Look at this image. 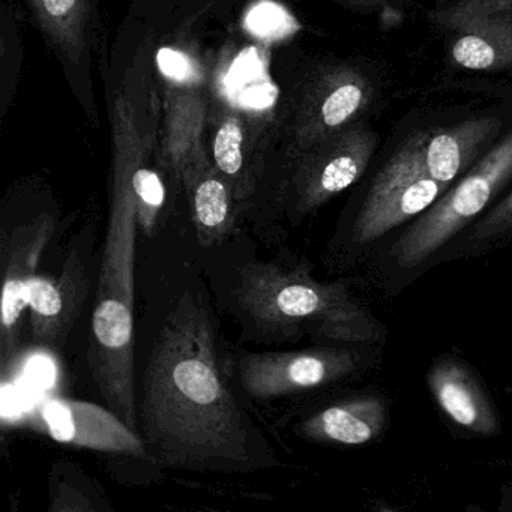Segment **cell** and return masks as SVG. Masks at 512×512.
<instances>
[{
  "label": "cell",
  "mask_w": 512,
  "mask_h": 512,
  "mask_svg": "<svg viewBox=\"0 0 512 512\" xmlns=\"http://www.w3.org/2000/svg\"><path fill=\"white\" fill-rule=\"evenodd\" d=\"M223 356L208 307L187 290L164 320L143 374L140 434L158 466L224 475L278 466Z\"/></svg>",
  "instance_id": "obj_1"
},
{
  "label": "cell",
  "mask_w": 512,
  "mask_h": 512,
  "mask_svg": "<svg viewBox=\"0 0 512 512\" xmlns=\"http://www.w3.org/2000/svg\"><path fill=\"white\" fill-rule=\"evenodd\" d=\"M236 307L254 332L271 340L313 338L316 344H377L388 328L350 278L316 280L307 260L253 262L241 271Z\"/></svg>",
  "instance_id": "obj_2"
},
{
  "label": "cell",
  "mask_w": 512,
  "mask_h": 512,
  "mask_svg": "<svg viewBox=\"0 0 512 512\" xmlns=\"http://www.w3.org/2000/svg\"><path fill=\"white\" fill-rule=\"evenodd\" d=\"M512 185V127L431 208L409 224L365 268L389 295L443 263L449 248Z\"/></svg>",
  "instance_id": "obj_3"
},
{
  "label": "cell",
  "mask_w": 512,
  "mask_h": 512,
  "mask_svg": "<svg viewBox=\"0 0 512 512\" xmlns=\"http://www.w3.org/2000/svg\"><path fill=\"white\" fill-rule=\"evenodd\" d=\"M446 190L404 137L347 205L326 245V266L334 272L367 266Z\"/></svg>",
  "instance_id": "obj_4"
},
{
  "label": "cell",
  "mask_w": 512,
  "mask_h": 512,
  "mask_svg": "<svg viewBox=\"0 0 512 512\" xmlns=\"http://www.w3.org/2000/svg\"><path fill=\"white\" fill-rule=\"evenodd\" d=\"M377 344H317L286 352H241L233 373L248 397L257 401L299 397L358 382L379 370Z\"/></svg>",
  "instance_id": "obj_5"
},
{
  "label": "cell",
  "mask_w": 512,
  "mask_h": 512,
  "mask_svg": "<svg viewBox=\"0 0 512 512\" xmlns=\"http://www.w3.org/2000/svg\"><path fill=\"white\" fill-rule=\"evenodd\" d=\"M452 67L512 76V0H446L428 13Z\"/></svg>",
  "instance_id": "obj_6"
},
{
  "label": "cell",
  "mask_w": 512,
  "mask_h": 512,
  "mask_svg": "<svg viewBox=\"0 0 512 512\" xmlns=\"http://www.w3.org/2000/svg\"><path fill=\"white\" fill-rule=\"evenodd\" d=\"M17 427L76 448L148 458L142 434L110 407L91 401L47 398L29 409Z\"/></svg>",
  "instance_id": "obj_7"
},
{
  "label": "cell",
  "mask_w": 512,
  "mask_h": 512,
  "mask_svg": "<svg viewBox=\"0 0 512 512\" xmlns=\"http://www.w3.org/2000/svg\"><path fill=\"white\" fill-rule=\"evenodd\" d=\"M94 233L74 236L58 278L37 275L29 289V323L32 343L44 350H59L73 331L88 299L89 266Z\"/></svg>",
  "instance_id": "obj_8"
},
{
  "label": "cell",
  "mask_w": 512,
  "mask_h": 512,
  "mask_svg": "<svg viewBox=\"0 0 512 512\" xmlns=\"http://www.w3.org/2000/svg\"><path fill=\"white\" fill-rule=\"evenodd\" d=\"M512 127V101L457 124L407 134L425 172L445 187L457 182Z\"/></svg>",
  "instance_id": "obj_9"
},
{
  "label": "cell",
  "mask_w": 512,
  "mask_h": 512,
  "mask_svg": "<svg viewBox=\"0 0 512 512\" xmlns=\"http://www.w3.org/2000/svg\"><path fill=\"white\" fill-rule=\"evenodd\" d=\"M53 235L55 221L44 214L2 236L0 265L4 289L0 317V368L4 376L16 362L23 314L28 310L29 289L38 275V265Z\"/></svg>",
  "instance_id": "obj_10"
},
{
  "label": "cell",
  "mask_w": 512,
  "mask_h": 512,
  "mask_svg": "<svg viewBox=\"0 0 512 512\" xmlns=\"http://www.w3.org/2000/svg\"><path fill=\"white\" fill-rule=\"evenodd\" d=\"M391 406V398L382 389H362L317 407L293 431L302 440L319 445L344 448L374 445L388 431Z\"/></svg>",
  "instance_id": "obj_11"
},
{
  "label": "cell",
  "mask_w": 512,
  "mask_h": 512,
  "mask_svg": "<svg viewBox=\"0 0 512 512\" xmlns=\"http://www.w3.org/2000/svg\"><path fill=\"white\" fill-rule=\"evenodd\" d=\"M437 409L452 427L472 437H496L502 421L479 374L460 356L445 353L431 362L425 376Z\"/></svg>",
  "instance_id": "obj_12"
},
{
  "label": "cell",
  "mask_w": 512,
  "mask_h": 512,
  "mask_svg": "<svg viewBox=\"0 0 512 512\" xmlns=\"http://www.w3.org/2000/svg\"><path fill=\"white\" fill-rule=\"evenodd\" d=\"M379 143V134L367 127L347 131L334 149L323 155L299 181L298 191L286 208L290 224L298 226L332 197L358 184L376 155Z\"/></svg>",
  "instance_id": "obj_13"
},
{
  "label": "cell",
  "mask_w": 512,
  "mask_h": 512,
  "mask_svg": "<svg viewBox=\"0 0 512 512\" xmlns=\"http://www.w3.org/2000/svg\"><path fill=\"white\" fill-rule=\"evenodd\" d=\"M197 241L209 248L220 244L235 226L232 193L218 178H203L197 182L191 197Z\"/></svg>",
  "instance_id": "obj_14"
},
{
  "label": "cell",
  "mask_w": 512,
  "mask_h": 512,
  "mask_svg": "<svg viewBox=\"0 0 512 512\" xmlns=\"http://www.w3.org/2000/svg\"><path fill=\"white\" fill-rule=\"evenodd\" d=\"M512 242V185L487 214L449 248L443 262L476 259Z\"/></svg>",
  "instance_id": "obj_15"
},
{
  "label": "cell",
  "mask_w": 512,
  "mask_h": 512,
  "mask_svg": "<svg viewBox=\"0 0 512 512\" xmlns=\"http://www.w3.org/2000/svg\"><path fill=\"white\" fill-rule=\"evenodd\" d=\"M260 71V59L254 49L245 52L233 67L230 83L238 92L239 103L244 106L263 109L271 106L277 98V89L268 77H262Z\"/></svg>",
  "instance_id": "obj_16"
},
{
  "label": "cell",
  "mask_w": 512,
  "mask_h": 512,
  "mask_svg": "<svg viewBox=\"0 0 512 512\" xmlns=\"http://www.w3.org/2000/svg\"><path fill=\"white\" fill-rule=\"evenodd\" d=\"M133 188L136 194L137 218L143 232L152 235L157 212L164 203V185L160 176L151 170L140 169L133 175Z\"/></svg>",
  "instance_id": "obj_17"
},
{
  "label": "cell",
  "mask_w": 512,
  "mask_h": 512,
  "mask_svg": "<svg viewBox=\"0 0 512 512\" xmlns=\"http://www.w3.org/2000/svg\"><path fill=\"white\" fill-rule=\"evenodd\" d=\"M250 32L262 38H281L298 31L299 25L280 5L262 2L256 5L245 20Z\"/></svg>",
  "instance_id": "obj_18"
},
{
  "label": "cell",
  "mask_w": 512,
  "mask_h": 512,
  "mask_svg": "<svg viewBox=\"0 0 512 512\" xmlns=\"http://www.w3.org/2000/svg\"><path fill=\"white\" fill-rule=\"evenodd\" d=\"M241 125L236 119H229L221 125L217 137L214 140V157L218 169L227 176H236L244 167V155H242Z\"/></svg>",
  "instance_id": "obj_19"
},
{
  "label": "cell",
  "mask_w": 512,
  "mask_h": 512,
  "mask_svg": "<svg viewBox=\"0 0 512 512\" xmlns=\"http://www.w3.org/2000/svg\"><path fill=\"white\" fill-rule=\"evenodd\" d=\"M158 67L161 73L176 82H184L190 77V61L184 53L172 49H161L157 56Z\"/></svg>",
  "instance_id": "obj_20"
},
{
  "label": "cell",
  "mask_w": 512,
  "mask_h": 512,
  "mask_svg": "<svg viewBox=\"0 0 512 512\" xmlns=\"http://www.w3.org/2000/svg\"><path fill=\"white\" fill-rule=\"evenodd\" d=\"M44 8L53 17L67 16L73 10L76 0H43Z\"/></svg>",
  "instance_id": "obj_21"
},
{
  "label": "cell",
  "mask_w": 512,
  "mask_h": 512,
  "mask_svg": "<svg viewBox=\"0 0 512 512\" xmlns=\"http://www.w3.org/2000/svg\"><path fill=\"white\" fill-rule=\"evenodd\" d=\"M358 2L365 5V7L371 8L373 11H379L382 8H392V5L397 0H358Z\"/></svg>",
  "instance_id": "obj_22"
}]
</instances>
